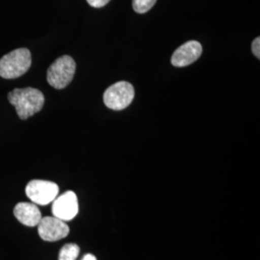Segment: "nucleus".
<instances>
[{"label": "nucleus", "mask_w": 260, "mask_h": 260, "mask_svg": "<svg viewBox=\"0 0 260 260\" xmlns=\"http://www.w3.org/2000/svg\"><path fill=\"white\" fill-rule=\"evenodd\" d=\"M8 101L16 108L20 120H26L41 111L45 104L44 93L35 88L15 89L8 93Z\"/></svg>", "instance_id": "nucleus-1"}, {"label": "nucleus", "mask_w": 260, "mask_h": 260, "mask_svg": "<svg viewBox=\"0 0 260 260\" xmlns=\"http://www.w3.org/2000/svg\"><path fill=\"white\" fill-rule=\"evenodd\" d=\"M32 64L31 53L27 48H18L0 59V76L14 79L27 73Z\"/></svg>", "instance_id": "nucleus-2"}, {"label": "nucleus", "mask_w": 260, "mask_h": 260, "mask_svg": "<svg viewBox=\"0 0 260 260\" xmlns=\"http://www.w3.org/2000/svg\"><path fill=\"white\" fill-rule=\"evenodd\" d=\"M75 70L76 64L71 56H61L48 68L47 82L58 90L64 89L73 81Z\"/></svg>", "instance_id": "nucleus-3"}, {"label": "nucleus", "mask_w": 260, "mask_h": 260, "mask_svg": "<svg viewBox=\"0 0 260 260\" xmlns=\"http://www.w3.org/2000/svg\"><path fill=\"white\" fill-rule=\"evenodd\" d=\"M135 91L132 84L120 81L106 89L103 94L104 104L115 111L123 110L128 107L134 100Z\"/></svg>", "instance_id": "nucleus-4"}, {"label": "nucleus", "mask_w": 260, "mask_h": 260, "mask_svg": "<svg viewBox=\"0 0 260 260\" xmlns=\"http://www.w3.org/2000/svg\"><path fill=\"white\" fill-rule=\"evenodd\" d=\"M25 193L35 205H47L57 198L59 187L51 181L35 179L28 183Z\"/></svg>", "instance_id": "nucleus-5"}, {"label": "nucleus", "mask_w": 260, "mask_h": 260, "mask_svg": "<svg viewBox=\"0 0 260 260\" xmlns=\"http://www.w3.org/2000/svg\"><path fill=\"white\" fill-rule=\"evenodd\" d=\"M38 233L43 240L55 242L67 237L70 228L64 221L56 217H45L38 224Z\"/></svg>", "instance_id": "nucleus-6"}, {"label": "nucleus", "mask_w": 260, "mask_h": 260, "mask_svg": "<svg viewBox=\"0 0 260 260\" xmlns=\"http://www.w3.org/2000/svg\"><path fill=\"white\" fill-rule=\"evenodd\" d=\"M78 201L75 192L67 191L53 201L52 213L62 221H71L78 213Z\"/></svg>", "instance_id": "nucleus-7"}, {"label": "nucleus", "mask_w": 260, "mask_h": 260, "mask_svg": "<svg viewBox=\"0 0 260 260\" xmlns=\"http://www.w3.org/2000/svg\"><path fill=\"white\" fill-rule=\"evenodd\" d=\"M203 53V47L197 41H189L178 47L171 58L172 65L182 68L196 62Z\"/></svg>", "instance_id": "nucleus-8"}, {"label": "nucleus", "mask_w": 260, "mask_h": 260, "mask_svg": "<svg viewBox=\"0 0 260 260\" xmlns=\"http://www.w3.org/2000/svg\"><path fill=\"white\" fill-rule=\"evenodd\" d=\"M14 215L20 223L27 226H36L42 219V214L35 204L19 203L15 206Z\"/></svg>", "instance_id": "nucleus-9"}, {"label": "nucleus", "mask_w": 260, "mask_h": 260, "mask_svg": "<svg viewBox=\"0 0 260 260\" xmlns=\"http://www.w3.org/2000/svg\"><path fill=\"white\" fill-rule=\"evenodd\" d=\"M79 251L80 249L76 244H66L59 252L58 260H75Z\"/></svg>", "instance_id": "nucleus-10"}, {"label": "nucleus", "mask_w": 260, "mask_h": 260, "mask_svg": "<svg viewBox=\"0 0 260 260\" xmlns=\"http://www.w3.org/2000/svg\"><path fill=\"white\" fill-rule=\"evenodd\" d=\"M157 0H132V7L138 14H145L151 9Z\"/></svg>", "instance_id": "nucleus-11"}, {"label": "nucleus", "mask_w": 260, "mask_h": 260, "mask_svg": "<svg viewBox=\"0 0 260 260\" xmlns=\"http://www.w3.org/2000/svg\"><path fill=\"white\" fill-rule=\"evenodd\" d=\"M90 6L93 8H102L110 2V0H87Z\"/></svg>", "instance_id": "nucleus-12"}, {"label": "nucleus", "mask_w": 260, "mask_h": 260, "mask_svg": "<svg viewBox=\"0 0 260 260\" xmlns=\"http://www.w3.org/2000/svg\"><path fill=\"white\" fill-rule=\"evenodd\" d=\"M251 49H252V53L255 57H257L259 59L260 57V39L259 37L256 38L252 45H251Z\"/></svg>", "instance_id": "nucleus-13"}, {"label": "nucleus", "mask_w": 260, "mask_h": 260, "mask_svg": "<svg viewBox=\"0 0 260 260\" xmlns=\"http://www.w3.org/2000/svg\"><path fill=\"white\" fill-rule=\"evenodd\" d=\"M81 260H96V257L93 255V254H91V253H88V254L84 255L83 258Z\"/></svg>", "instance_id": "nucleus-14"}]
</instances>
